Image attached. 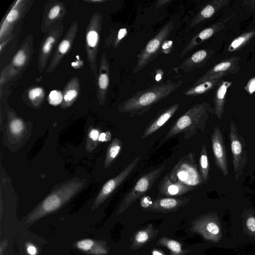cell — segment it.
<instances>
[{"mask_svg":"<svg viewBox=\"0 0 255 255\" xmlns=\"http://www.w3.org/2000/svg\"><path fill=\"white\" fill-rule=\"evenodd\" d=\"M183 80H168L159 84L137 92L122 103L118 111L130 117L141 116L147 113L160 101L168 97L183 84Z\"/></svg>","mask_w":255,"mask_h":255,"instance_id":"obj_1","label":"cell"},{"mask_svg":"<svg viewBox=\"0 0 255 255\" xmlns=\"http://www.w3.org/2000/svg\"><path fill=\"white\" fill-rule=\"evenodd\" d=\"M214 114V109L210 103L197 104L179 118L169 129L165 139H169L182 133L185 139L191 138L198 132H203L209 117Z\"/></svg>","mask_w":255,"mask_h":255,"instance_id":"obj_2","label":"cell"},{"mask_svg":"<svg viewBox=\"0 0 255 255\" xmlns=\"http://www.w3.org/2000/svg\"><path fill=\"white\" fill-rule=\"evenodd\" d=\"M85 183L71 181L53 191L30 213L26 223H33L60 209L81 190Z\"/></svg>","mask_w":255,"mask_h":255,"instance_id":"obj_3","label":"cell"},{"mask_svg":"<svg viewBox=\"0 0 255 255\" xmlns=\"http://www.w3.org/2000/svg\"><path fill=\"white\" fill-rule=\"evenodd\" d=\"M173 29L172 22H168L148 42L137 55L136 64L133 70L134 73L138 72L157 56L163 43L169 37Z\"/></svg>","mask_w":255,"mask_h":255,"instance_id":"obj_4","label":"cell"},{"mask_svg":"<svg viewBox=\"0 0 255 255\" xmlns=\"http://www.w3.org/2000/svg\"><path fill=\"white\" fill-rule=\"evenodd\" d=\"M164 169V165L160 166L141 177L124 198L120 204L117 214H120L124 212L149 190L160 177Z\"/></svg>","mask_w":255,"mask_h":255,"instance_id":"obj_5","label":"cell"},{"mask_svg":"<svg viewBox=\"0 0 255 255\" xmlns=\"http://www.w3.org/2000/svg\"><path fill=\"white\" fill-rule=\"evenodd\" d=\"M229 136L235 178L238 181L247 166L248 158L245 140L239 133L237 128L233 121H230L229 124Z\"/></svg>","mask_w":255,"mask_h":255,"instance_id":"obj_6","label":"cell"},{"mask_svg":"<svg viewBox=\"0 0 255 255\" xmlns=\"http://www.w3.org/2000/svg\"><path fill=\"white\" fill-rule=\"evenodd\" d=\"M194 155V153H189L181 158L168 174L171 181H180L192 187L201 183L203 180L198 173Z\"/></svg>","mask_w":255,"mask_h":255,"instance_id":"obj_7","label":"cell"},{"mask_svg":"<svg viewBox=\"0 0 255 255\" xmlns=\"http://www.w3.org/2000/svg\"><path fill=\"white\" fill-rule=\"evenodd\" d=\"M191 197L159 198L152 200L150 197L143 196L140 200V206L147 211L164 213L174 212L187 204Z\"/></svg>","mask_w":255,"mask_h":255,"instance_id":"obj_8","label":"cell"},{"mask_svg":"<svg viewBox=\"0 0 255 255\" xmlns=\"http://www.w3.org/2000/svg\"><path fill=\"white\" fill-rule=\"evenodd\" d=\"M140 158V156L134 158L118 175L110 179L104 184L95 200L92 210L96 209L101 205L129 176L136 166Z\"/></svg>","mask_w":255,"mask_h":255,"instance_id":"obj_9","label":"cell"},{"mask_svg":"<svg viewBox=\"0 0 255 255\" xmlns=\"http://www.w3.org/2000/svg\"><path fill=\"white\" fill-rule=\"evenodd\" d=\"M194 232L198 233L206 240L219 242L222 238L221 230L217 216L209 214L195 220L192 227Z\"/></svg>","mask_w":255,"mask_h":255,"instance_id":"obj_10","label":"cell"},{"mask_svg":"<svg viewBox=\"0 0 255 255\" xmlns=\"http://www.w3.org/2000/svg\"><path fill=\"white\" fill-rule=\"evenodd\" d=\"M215 163L225 177L229 174V165L224 140L220 128L215 126L211 136Z\"/></svg>","mask_w":255,"mask_h":255,"instance_id":"obj_11","label":"cell"},{"mask_svg":"<svg viewBox=\"0 0 255 255\" xmlns=\"http://www.w3.org/2000/svg\"><path fill=\"white\" fill-rule=\"evenodd\" d=\"M241 58L233 56L223 60L207 71L201 77L198 79L193 85H196L207 80L212 76L219 73L235 74L240 70Z\"/></svg>","mask_w":255,"mask_h":255,"instance_id":"obj_12","label":"cell"},{"mask_svg":"<svg viewBox=\"0 0 255 255\" xmlns=\"http://www.w3.org/2000/svg\"><path fill=\"white\" fill-rule=\"evenodd\" d=\"M233 15L212 24L196 34L184 48L180 54V57H183L195 47L222 30L225 27L226 23Z\"/></svg>","mask_w":255,"mask_h":255,"instance_id":"obj_13","label":"cell"},{"mask_svg":"<svg viewBox=\"0 0 255 255\" xmlns=\"http://www.w3.org/2000/svg\"><path fill=\"white\" fill-rule=\"evenodd\" d=\"M179 105L177 103L161 110L145 128L141 139L148 137L162 127L175 114Z\"/></svg>","mask_w":255,"mask_h":255,"instance_id":"obj_14","label":"cell"},{"mask_svg":"<svg viewBox=\"0 0 255 255\" xmlns=\"http://www.w3.org/2000/svg\"><path fill=\"white\" fill-rule=\"evenodd\" d=\"M214 53V51L210 48L199 50L174 69L176 71L181 70L186 73L190 72L205 65Z\"/></svg>","mask_w":255,"mask_h":255,"instance_id":"obj_15","label":"cell"},{"mask_svg":"<svg viewBox=\"0 0 255 255\" xmlns=\"http://www.w3.org/2000/svg\"><path fill=\"white\" fill-rule=\"evenodd\" d=\"M193 189V187L180 181H171L168 174L163 177L158 187L159 195L165 196H180Z\"/></svg>","mask_w":255,"mask_h":255,"instance_id":"obj_16","label":"cell"},{"mask_svg":"<svg viewBox=\"0 0 255 255\" xmlns=\"http://www.w3.org/2000/svg\"><path fill=\"white\" fill-rule=\"evenodd\" d=\"M228 0H213L202 8L192 20L190 27H193L213 16L219 10L228 4Z\"/></svg>","mask_w":255,"mask_h":255,"instance_id":"obj_17","label":"cell"},{"mask_svg":"<svg viewBox=\"0 0 255 255\" xmlns=\"http://www.w3.org/2000/svg\"><path fill=\"white\" fill-rule=\"evenodd\" d=\"M232 84V82L222 81L216 87L213 97L214 109V114L219 120L224 115L227 93Z\"/></svg>","mask_w":255,"mask_h":255,"instance_id":"obj_18","label":"cell"},{"mask_svg":"<svg viewBox=\"0 0 255 255\" xmlns=\"http://www.w3.org/2000/svg\"><path fill=\"white\" fill-rule=\"evenodd\" d=\"M228 74L222 73L214 75L204 82L196 85H193L183 92L184 95L189 96H196L207 93L216 88L222 81L223 77Z\"/></svg>","mask_w":255,"mask_h":255,"instance_id":"obj_19","label":"cell"},{"mask_svg":"<svg viewBox=\"0 0 255 255\" xmlns=\"http://www.w3.org/2000/svg\"><path fill=\"white\" fill-rule=\"evenodd\" d=\"M76 247L80 251L93 255H104L108 253L104 243L90 239L79 241L76 243Z\"/></svg>","mask_w":255,"mask_h":255,"instance_id":"obj_20","label":"cell"},{"mask_svg":"<svg viewBox=\"0 0 255 255\" xmlns=\"http://www.w3.org/2000/svg\"><path fill=\"white\" fill-rule=\"evenodd\" d=\"M123 148L122 141L117 138H114L111 142L107 148L104 166L108 168L119 156Z\"/></svg>","mask_w":255,"mask_h":255,"instance_id":"obj_21","label":"cell"},{"mask_svg":"<svg viewBox=\"0 0 255 255\" xmlns=\"http://www.w3.org/2000/svg\"><path fill=\"white\" fill-rule=\"evenodd\" d=\"M255 36V29L245 32L235 38L228 48L229 52L238 50L246 45Z\"/></svg>","mask_w":255,"mask_h":255,"instance_id":"obj_22","label":"cell"},{"mask_svg":"<svg viewBox=\"0 0 255 255\" xmlns=\"http://www.w3.org/2000/svg\"><path fill=\"white\" fill-rule=\"evenodd\" d=\"M199 167L200 175L203 181L206 183L209 178V163L206 145L203 143L199 157Z\"/></svg>","mask_w":255,"mask_h":255,"instance_id":"obj_23","label":"cell"},{"mask_svg":"<svg viewBox=\"0 0 255 255\" xmlns=\"http://www.w3.org/2000/svg\"><path fill=\"white\" fill-rule=\"evenodd\" d=\"M159 244L169 249L172 253L171 255H180L182 252L181 244L176 241L162 238L159 241Z\"/></svg>","mask_w":255,"mask_h":255,"instance_id":"obj_24","label":"cell"},{"mask_svg":"<svg viewBox=\"0 0 255 255\" xmlns=\"http://www.w3.org/2000/svg\"><path fill=\"white\" fill-rule=\"evenodd\" d=\"M152 235L151 226L138 232L134 237V245L137 247L144 244L149 240Z\"/></svg>","mask_w":255,"mask_h":255,"instance_id":"obj_25","label":"cell"},{"mask_svg":"<svg viewBox=\"0 0 255 255\" xmlns=\"http://www.w3.org/2000/svg\"><path fill=\"white\" fill-rule=\"evenodd\" d=\"M24 128V123L19 119H14L10 121L9 124V131L15 135H18L21 133Z\"/></svg>","mask_w":255,"mask_h":255,"instance_id":"obj_26","label":"cell"},{"mask_svg":"<svg viewBox=\"0 0 255 255\" xmlns=\"http://www.w3.org/2000/svg\"><path fill=\"white\" fill-rule=\"evenodd\" d=\"M63 98L61 91L53 90L50 92L48 98V100L50 105L56 106L61 103Z\"/></svg>","mask_w":255,"mask_h":255,"instance_id":"obj_27","label":"cell"},{"mask_svg":"<svg viewBox=\"0 0 255 255\" xmlns=\"http://www.w3.org/2000/svg\"><path fill=\"white\" fill-rule=\"evenodd\" d=\"M108 68V65H105L104 72L102 73L99 77V86L103 91H105L107 89L109 84Z\"/></svg>","mask_w":255,"mask_h":255,"instance_id":"obj_28","label":"cell"},{"mask_svg":"<svg viewBox=\"0 0 255 255\" xmlns=\"http://www.w3.org/2000/svg\"><path fill=\"white\" fill-rule=\"evenodd\" d=\"M99 35L96 31H90L87 35V41L90 47H95L98 42Z\"/></svg>","mask_w":255,"mask_h":255,"instance_id":"obj_29","label":"cell"},{"mask_svg":"<svg viewBox=\"0 0 255 255\" xmlns=\"http://www.w3.org/2000/svg\"><path fill=\"white\" fill-rule=\"evenodd\" d=\"M25 55L24 52L20 50L18 52L13 59V63L16 66H22L25 60Z\"/></svg>","mask_w":255,"mask_h":255,"instance_id":"obj_30","label":"cell"},{"mask_svg":"<svg viewBox=\"0 0 255 255\" xmlns=\"http://www.w3.org/2000/svg\"><path fill=\"white\" fill-rule=\"evenodd\" d=\"M244 89L250 95H252L255 93V76L248 81L244 87Z\"/></svg>","mask_w":255,"mask_h":255,"instance_id":"obj_31","label":"cell"},{"mask_svg":"<svg viewBox=\"0 0 255 255\" xmlns=\"http://www.w3.org/2000/svg\"><path fill=\"white\" fill-rule=\"evenodd\" d=\"M246 225L248 231L255 234V217L249 216L246 219Z\"/></svg>","mask_w":255,"mask_h":255,"instance_id":"obj_32","label":"cell"},{"mask_svg":"<svg viewBox=\"0 0 255 255\" xmlns=\"http://www.w3.org/2000/svg\"><path fill=\"white\" fill-rule=\"evenodd\" d=\"M43 93V90L41 88H35L31 89L28 93L29 98L31 100H34L40 97Z\"/></svg>","mask_w":255,"mask_h":255,"instance_id":"obj_33","label":"cell"},{"mask_svg":"<svg viewBox=\"0 0 255 255\" xmlns=\"http://www.w3.org/2000/svg\"><path fill=\"white\" fill-rule=\"evenodd\" d=\"M55 39L52 37H49L47 38L43 46V51L45 53H47L51 49V45L54 42Z\"/></svg>","mask_w":255,"mask_h":255,"instance_id":"obj_34","label":"cell"},{"mask_svg":"<svg viewBox=\"0 0 255 255\" xmlns=\"http://www.w3.org/2000/svg\"><path fill=\"white\" fill-rule=\"evenodd\" d=\"M70 46V42L67 40H64L59 44L58 50L61 53L64 54L68 51Z\"/></svg>","mask_w":255,"mask_h":255,"instance_id":"obj_35","label":"cell"},{"mask_svg":"<svg viewBox=\"0 0 255 255\" xmlns=\"http://www.w3.org/2000/svg\"><path fill=\"white\" fill-rule=\"evenodd\" d=\"M77 95V92L75 90L68 91L64 96V100L66 102H70L73 100Z\"/></svg>","mask_w":255,"mask_h":255,"instance_id":"obj_36","label":"cell"},{"mask_svg":"<svg viewBox=\"0 0 255 255\" xmlns=\"http://www.w3.org/2000/svg\"><path fill=\"white\" fill-rule=\"evenodd\" d=\"M60 10V8L58 5H55L49 11V18L51 19L55 18L58 14Z\"/></svg>","mask_w":255,"mask_h":255,"instance_id":"obj_37","label":"cell"},{"mask_svg":"<svg viewBox=\"0 0 255 255\" xmlns=\"http://www.w3.org/2000/svg\"><path fill=\"white\" fill-rule=\"evenodd\" d=\"M100 134L99 133V131L98 130L96 129H92L89 132L88 136L93 141H97L98 140H99Z\"/></svg>","mask_w":255,"mask_h":255,"instance_id":"obj_38","label":"cell"},{"mask_svg":"<svg viewBox=\"0 0 255 255\" xmlns=\"http://www.w3.org/2000/svg\"><path fill=\"white\" fill-rule=\"evenodd\" d=\"M18 15V12L15 9H12L8 14L6 19L8 22H11L15 20L17 18Z\"/></svg>","mask_w":255,"mask_h":255,"instance_id":"obj_39","label":"cell"},{"mask_svg":"<svg viewBox=\"0 0 255 255\" xmlns=\"http://www.w3.org/2000/svg\"><path fill=\"white\" fill-rule=\"evenodd\" d=\"M26 251L29 255H36L37 254V248L31 244H26Z\"/></svg>","mask_w":255,"mask_h":255,"instance_id":"obj_40","label":"cell"},{"mask_svg":"<svg viewBox=\"0 0 255 255\" xmlns=\"http://www.w3.org/2000/svg\"><path fill=\"white\" fill-rule=\"evenodd\" d=\"M243 4L247 8L255 9V0H244Z\"/></svg>","mask_w":255,"mask_h":255,"instance_id":"obj_41","label":"cell"},{"mask_svg":"<svg viewBox=\"0 0 255 255\" xmlns=\"http://www.w3.org/2000/svg\"><path fill=\"white\" fill-rule=\"evenodd\" d=\"M171 1V0H157L156 1V4H155V9H158L159 8H161L163 5H165L167 3L170 2Z\"/></svg>","mask_w":255,"mask_h":255,"instance_id":"obj_42","label":"cell"},{"mask_svg":"<svg viewBox=\"0 0 255 255\" xmlns=\"http://www.w3.org/2000/svg\"><path fill=\"white\" fill-rule=\"evenodd\" d=\"M152 255H164L158 251L154 250L152 251Z\"/></svg>","mask_w":255,"mask_h":255,"instance_id":"obj_43","label":"cell"}]
</instances>
